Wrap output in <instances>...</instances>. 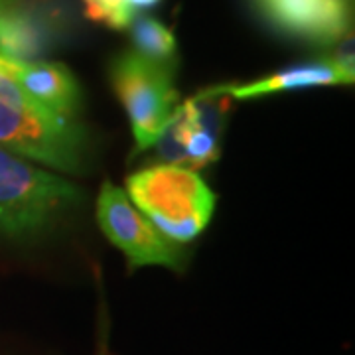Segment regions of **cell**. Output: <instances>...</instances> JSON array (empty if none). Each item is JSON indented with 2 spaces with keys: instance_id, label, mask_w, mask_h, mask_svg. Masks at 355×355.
I'll use <instances>...</instances> for the list:
<instances>
[{
  "instance_id": "7c38bea8",
  "label": "cell",
  "mask_w": 355,
  "mask_h": 355,
  "mask_svg": "<svg viewBox=\"0 0 355 355\" xmlns=\"http://www.w3.org/2000/svg\"><path fill=\"white\" fill-rule=\"evenodd\" d=\"M331 48L330 55H326V60L330 62L340 76L345 79L347 85H352L355 79V64H354V34L347 32L343 38H340Z\"/></svg>"
},
{
  "instance_id": "8992f818",
  "label": "cell",
  "mask_w": 355,
  "mask_h": 355,
  "mask_svg": "<svg viewBox=\"0 0 355 355\" xmlns=\"http://www.w3.org/2000/svg\"><path fill=\"white\" fill-rule=\"evenodd\" d=\"M97 221L105 237L127 254L128 268L160 265L182 268L186 251L168 241L128 200L125 190L105 182L97 198Z\"/></svg>"
},
{
  "instance_id": "5bb4252c",
  "label": "cell",
  "mask_w": 355,
  "mask_h": 355,
  "mask_svg": "<svg viewBox=\"0 0 355 355\" xmlns=\"http://www.w3.org/2000/svg\"><path fill=\"white\" fill-rule=\"evenodd\" d=\"M158 2H162V0H127L130 8H150V6H156Z\"/></svg>"
},
{
  "instance_id": "3957f363",
  "label": "cell",
  "mask_w": 355,
  "mask_h": 355,
  "mask_svg": "<svg viewBox=\"0 0 355 355\" xmlns=\"http://www.w3.org/2000/svg\"><path fill=\"white\" fill-rule=\"evenodd\" d=\"M83 200L73 182L30 164L0 146V231L32 237Z\"/></svg>"
},
{
  "instance_id": "8fae6325",
  "label": "cell",
  "mask_w": 355,
  "mask_h": 355,
  "mask_svg": "<svg viewBox=\"0 0 355 355\" xmlns=\"http://www.w3.org/2000/svg\"><path fill=\"white\" fill-rule=\"evenodd\" d=\"M83 4L87 18L114 30H125L135 18V8L128 6L127 0H83Z\"/></svg>"
},
{
  "instance_id": "7a4b0ae2",
  "label": "cell",
  "mask_w": 355,
  "mask_h": 355,
  "mask_svg": "<svg viewBox=\"0 0 355 355\" xmlns=\"http://www.w3.org/2000/svg\"><path fill=\"white\" fill-rule=\"evenodd\" d=\"M128 200L168 241L200 237L216 209V193L202 176L182 166L154 164L127 178Z\"/></svg>"
},
{
  "instance_id": "52a82bcc",
  "label": "cell",
  "mask_w": 355,
  "mask_h": 355,
  "mask_svg": "<svg viewBox=\"0 0 355 355\" xmlns=\"http://www.w3.org/2000/svg\"><path fill=\"white\" fill-rule=\"evenodd\" d=\"M257 14L286 38L330 48L352 24L349 0H251Z\"/></svg>"
},
{
  "instance_id": "277c9868",
  "label": "cell",
  "mask_w": 355,
  "mask_h": 355,
  "mask_svg": "<svg viewBox=\"0 0 355 355\" xmlns=\"http://www.w3.org/2000/svg\"><path fill=\"white\" fill-rule=\"evenodd\" d=\"M176 67L156 65L135 51H123L109 67L116 99L127 111L137 150H148L178 107Z\"/></svg>"
},
{
  "instance_id": "30bf717a",
  "label": "cell",
  "mask_w": 355,
  "mask_h": 355,
  "mask_svg": "<svg viewBox=\"0 0 355 355\" xmlns=\"http://www.w3.org/2000/svg\"><path fill=\"white\" fill-rule=\"evenodd\" d=\"M128 30L135 53L156 65L176 67L178 40L172 28L150 14H135Z\"/></svg>"
},
{
  "instance_id": "4fadbf2b",
  "label": "cell",
  "mask_w": 355,
  "mask_h": 355,
  "mask_svg": "<svg viewBox=\"0 0 355 355\" xmlns=\"http://www.w3.org/2000/svg\"><path fill=\"white\" fill-rule=\"evenodd\" d=\"M95 355H113L111 345H109V320L105 314V304L101 300V310H99V334H97V352Z\"/></svg>"
},
{
  "instance_id": "9c48e42d",
  "label": "cell",
  "mask_w": 355,
  "mask_h": 355,
  "mask_svg": "<svg viewBox=\"0 0 355 355\" xmlns=\"http://www.w3.org/2000/svg\"><path fill=\"white\" fill-rule=\"evenodd\" d=\"M330 85H347L345 79L334 65L322 58L306 64H296L280 69L277 73L254 79L249 83H221L209 87L219 95H225L231 101H247V99H261L282 91H296V89L330 87Z\"/></svg>"
},
{
  "instance_id": "6da1fadb",
  "label": "cell",
  "mask_w": 355,
  "mask_h": 355,
  "mask_svg": "<svg viewBox=\"0 0 355 355\" xmlns=\"http://www.w3.org/2000/svg\"><path fill=\"white\" fill-rule=\"evenodd\" d=\"M0 146L55 172L77 174L85 164L89 142L76 119L50 113L14 76V62L0 55Z\"/></svg>"
},
{
  "instance_id": "ba28073f",
  "label": "cell",
  "mask_w": 355,
  "mask_h": 355,
  "mask_svg": "<svg viewBox=\"0 0 355 355\" xmlns=\"http://www.w3.org/2000/svg\"><path fill=\"white\" fill-rule=\"evenodd\" d=\"M14 76L20 87L44 109L65 119H76L81 107V87L67 65L48 60L30 64L14 62Z\"/></svg>"
},
{
  "instance_id": "5b68a950",
  "label": "cell",
  "mask_w": 355,
  "mask_h": 355,
  "mask_svg": "<svg viewBox=\"0 0 355 355\" xmlns=\"http://www.w3.org/2000/svg\"><path fill=\"white\" fill-rule=\"evenodd\" d=\"M71 32L65 0H0V55L10 62H40Z\"/></svg>"
}]
</instances>
